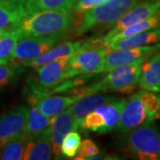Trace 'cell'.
<instances>
[{
    "instance_id": "1",
    "label": "cell",
    "mask_w": 160,
    "mask_h": 160,
    "mask_svg": "<svg viewBox=\"0 0 160 160\" xmlns=\"http://www.w3.org/2000/svg\"><path fill=\"white\" fill-rule=\"evenodd\" d=\"M160 118V92L141 90L127 99L114 131L126 133Z\"/></svg>"
},
{
    "instance_id": "2",
    "label": "cell",
    "mask_w": 160,
    "mask_h": 160,
    "mask_svg": "<svg viewBox=\"0 0 160 160\" xmlns=\"http://www.w3.org/2000/svg\"><path fill=\"white\" fill-rule=\"evenodd\" d=\"M147 58L139 59L133 62L118 67L108 72L107 76L90 86H81L69 90V94L82 97L86 94L100 92H120L129 93L139 83L142 65Z\"/></svg>"
},
{
    "instance_id": "3",
    "label": "cell",
    "mask_w": 160,
    "mask_h": 160,
    "mask_svg": "<svg viewBox=\"0 0 160 160\" xmlns=\"http://www.w3.org/2000/svg\"><path fill=\"white\" fill-rule=\"evenodd\" d=\"M73 11L46 10L27 15L20 23L19 33L31 37L65 36L73 24Z\"/></svg>"
},
{
    "instance_id": "4",
    "label": "cell",
    "mask_w": 160,
    "mask_h": 160,
    "mask_svg": "<svg viewBox=\"0 0 160 160\" xmlns=\"http://www.w3.org/2000/svg\"><path fill=\"white\" fill-rule=\"evenodd\" d=\"M108 52L109 47L102 38L81 40L78 50L69 58L68 78L103 72L105 56Z\"/></svg>"
},
{
    "instance_id": "5",
    "label": "cell",
    "mask_w": 160,
    "mask_h": 160,
    "mask_svg": "<svg viewBox=\"0 0 160 160\" xmlns=\"http://www.w3.org/2000/svg\"><path fill=\"white\" fill-rule=\"evenodd\" d=\"M123 150L132 158L160 160V130L150 122L125 133L122 140Z\"/></svg>"
},
{
    "instance_id": "6",
    "label": "cell",
    "mask_w": 160,
    "mask_h": 160,
    "mask_svg": "<svg viewBox=\"0 0 160 160\" xmlns=\"http://www.w3.org/2000/svg\"><path fill=\"white\" fill-rule=\"evenodd\" d=\"M142 0H106L83 13L77 35L85 34L92 29L114 25L126 11Z\"/></svg>"
},
{
    "instance_id": "7",
    "label": "cell",
    "mask_w": 160,
    "mask_h": 160,
    "mask_svg": "<svg viewBox=\"0 0 160 160\" xmlns=\"http://www.w3.org/2000/svg\"><path fill=\"white\" fill-rule=\"evenodd\" d=\"M70 56L62 57L36 68L35 77L29 80L28 95L42 97L50 94L52 89L68 79V66Z\"/></svg>"
},
{
    "instance_id": "8",
    "label": "cell",
    "mask_w": 160,
    "mask_h": 160,
    "mask_svg": "<svg viewBox=\"0 0 160 160\" xmlns=\"http://www.w3.org/2000/svg\"><path fill=\"white\" fill-rule=\"evenodd\" d=\"M64 37L65 36L31 37L18 32L17 42L12 54L11 62L22 66L24 62L38 57L56 46Z\"/></svg>"
},
{
    "instance_id": "9",
    "label": "cell",
    "mask_w": 160,
    "mask_h": 160,
    "mask_svg": "<svg viewBox=\"0 0 160 160\" xmlns=\"http://www.w3.org/2000/svg\"><path fill=\"white\" fill-rule=\"evenodd\" d=\"M160 10V0H142L135 6L126 11L121 17L115 22L113 27L103 37V41L108 46L109 39L120 32L121 30L131 26L132 24L142 22L149 18L156 12ZM109 47V46H108Z\"/></svg>"
},
{
    "instance_id": "10",
    "label": "cell",
    "mask_w": 160,
    "mask_h": 160,
    "mask_svg": "<svg viewBox=\"0 0 160 160\" xmlns=\"http://www.w3.org/2000/svg\"><path fill=\"white\" fill-rule=\"evenodd\" d=\"M28 113L29 108L21 105L0 117V149L11 140L22 134Z\"/></svg>"
},
{
    "instance_id": "11",
    "label": "cell",
    "mask_w": 160,
    "mask_h": 160,
    "mask_svg": "<svg viewBox=\"0 0 160 160\" xmlns=\"http://www.w3.org/2000/svg\"><path fill=\"white\" fill-rule=\"evenodd\" d=\"M159 49L160 45H155V46H146L136 47V48L109 51L105 56L103 72L108 73L109 71L118 67L133 62L139 59L149 58L150 55H152Z\"/></svg>"
},
{
    "instance_id": "12",
    "label": "cell",
    "mask_w": 160,
    "mask_h": 160,
    "mask_svg": "<svg viewBox=\"0 0 160 160\" xmlns=\"http://www.w3.org/2000/svg\"><path fill=\"white\" fill-rule=\"evenodd\" d=\"M78 127L69 109H65L60 114L51 118V139L52 153L58 159L62 156V144L64 137L69 132L76 131Z\"/></svg>"
},
{
    "instance_id": "13",
    "label": "cell",
    "mask_w": 160,
    "mask_h": 160,
    "mask_svg": "<svg viewBox=\"0 0 160 160\" xmlns=\"http://www.w3.org/2000/svg\"><path fill=\"white\" fill-rule=\"evenodd\" d=\"M26 16L25 0H0V30H16Z\"/></svg>"
},
{
    "instance_id": "14",
    "label": "cell",
    "mask_w": 160,
    "mask_h": 160,
    "mask_svg": "<svg viewBox=\"0 0 160 160\" xmlns=\"http://www.w3.org/2000/svg\"><path fill=\"white\" fill-rule=\"evenodd\" d=\"M115 99H117V97L114 95L102 94L97 92L86 94L78 98L69 109L70 113L74 118L75 122L78 129H80L81 122L86 115L97 109L101 105L109 102Z\"/></svg>"
},
{
    "instance_id": "15",
    "label": "cell",
    "mask_w": 160,
    "mask_h": 160,
    "mask_svg": "<svg viewBox=\"0 0 160 160\" xmlns=\"http://www.w3.org/2000/svg\"><path fill=\"white\" fill-rule=\"evenodd\" d=\"M138 85L143 90L160 92V49L142 63Z\"/></svg>"
},
{
    "instance_id": "16",
    "label": "cell",
    "mask_w": 160,
    "mask_h": 160,
    "mask_svg": "<svg viewBox=\"0 0 160 160\" xmlns=\"http://www.w3.org/2000/svg\"><path fill=\"white\" fill-rule=\"evenodd\" d=\"M52 158V147L51 128L28 140L24 149L22 159L49 160Z\"/></svg>"
},
{
    "instance_id": "17",
    "label": "cell",
    "mask_w": 160,
    "mask_h": 160,
    "mask_svg": "<svg viewBox=\"0 0 160 160\" xmlns=\"http://www.w3.org/2000/svg\"><path fill=\"white\" fill-rule=\"evenodd\" d=\"M80 43H81V40L74 41V42H66L59 46H54L53 47L50 48L48 51L38 55V57L24 62L22 66L38 68L40 66H43L45 64L56 61L60 58L71 56L75 52L78 50V46H80Z\"/></svg>"
},
{
    "instance_id": "18",
    "label": "cell",
    "mask_w": 160,
    "mask_h": 160,
    "mask_svg": "<svg viewBox=\"0 0 160 160\" xmlns=\"http://www.w3.org/2000/svg\"><path fill=\"white\" fill-rule=\"evenodd\" d=\"M127 99L117 98L109 102L101 105L94 110L100 115L103 124V134L114 131L119 121L120 116L126 105Z\"/></svg>"
},
{
    "instance_id": "19",
    "label": "cell",
    "mask_w": 160,
    "mask_h": 160,
    "mask_svg": "<svg viewBox=\"0 0 160 160\" xmlns=\"http://www.w3.org/2000/svg\"><path fill=\"white\" fill-rule=\"evenodd\" d=\"M160 45V29L143 31L129 38L120 39L109 46V51Z\"/></svg>"
},
{
    "instance_id": "20",
    "label": "cell",
    "mask_w": 160,
    "mask_h": 160,
    "mask_svg": "<svg viewBox=\"0 0 160 160\" xmlns=\"http://www.w3.org/2000/svg\"><path fill=\"white\" fill-rule=\"evenodd\" d=\"M78 96L74 94L69 95H52L46 94L40 99L37 105L41 112L48 118H52L60 114L63 110L69 107L78 99Z\"/></svg>"
},
{
    "instance_id": "21",
    "label": "cell",
    "mask_w": 160,
    "mask_h": 160,
    "mask_svg": "<svg viewBox=\"0 0 160 160\" xmlns=\"http://www.w3.org/2000/svg\"><path fill=\"white\" fill-rule=\"evenodd\" d=\"M31 107L29 109L27 123L23 132L24 136L28 140L51 128V118L43 114L38 106Z\"/></svg>"
},
{
    "instance_id": "22",
    "label": "cell",
    "mask_w": 160,
    "mask_h": 160,
    "mask_svg": "<svg viewBox=\"0 0 160 160\" xmlns=\"http://www.w3.org/2000/svg\"><path fill=\"white\" fill-rule=\"evenodd\" d=\"M154 29H160V10L156 12L154 14H152L149 18L143 20L142 22L135 23V24H132L131 26L121 30L118 34L113 36L109 39L108 46L120 39L129 38V37L139 34L143 31H147V30Z\"/></svg>"
},
{
    "instance_id": "23",
    "label": "cell",
    "mask_w": 160,
    "mask_h": 160,
    "mask_svg": "<svg viewBox=\"0 0 160 160\" xmlns=\"http://www.w3.org/2000/svg\"><path fill=\"white\" fill-rule=\"evenodd\" d=\"M78 0H25L27 15L46 10L72 11Z\"/></svg>"
},
{
    "instance_id": "24",
    "label": "cell",
    "mask_w": 160,
    "mask_h": 160,
    "mask_svg": "<svg viewBox=\"0 0 160 160\" xmlns=\"http://www.w3.org/2000/svg\"><path fill=\"white\" fill-rule=\"evenodd\" d=\"M28 139L21 134L11 140L0 149V160H21L23 158L24 149Z\"/></svg>"
},
{
    "instance_id": "25",
    "label": "cell",
    "mask_w": 160,
    "mask_h": 160,
    "mask_svg": "<svg viewBox=\"0 0 160 160\" xmlns=\"http://www.w3.org/2000/svg\"><path fill=\"white\" fill-rule=\"evenodd\" d=\"M17 38V30H0V64L11 62Z\"/></svg>"
},
{
    "instance_id": "26",
    "label": "cell",
    "mask_w": 160,
    "mask_h": 160,
    "mask_svg": "<svg viewBox=\"0 0 160 160\" xmlns=\"http://www.w3.org/2000/svg\"><path fill=\"white\" fill-rule=\"evenodd\" d=\"M22 71L23 69L19 64H0V90L13 85Z\"/></svg>"
},
{
    "instance_id": "27",
    "label": "cell",
    "mask_w": 160,
    "mask_h": 160,
    "mask_svg": "<svg viewBox=\"0 0 160 160\" xmlns=\"http://www.w3.org/2000/svg\"><path fill=\"white\" fill-rule=\"evenodd\" d=\"M81 142V135L78 132L71 131L64 137L62 144V155L68 158H73L78 153Z\"/></svg>"
},
{
    "instance_id": "28",
    "label": "cell",
    "mask_w": 160,
    "mask_h": 160,
    "mask_svg": "<svg viewBox=\"0 0 160 160\" xmlns=\"http://www.w3.org/2000/svg\"><path fill=\"white\" fill-rule=\"evenodd\" d=\"M78 156L75 159H90L92 157L100 154V149L96 143L90 139H85L80 142L78 149Z\"/></svg>"
},
{
    "instance_id": "29",
    "label": "cell",
    "mask_w": 160,
    "mask_h": 160,
    "mask_svg": "<svg viewBox=\"0 0 160 160\" xmlns=\"http://www.w3.org/2000/svg\"><path fill=\"white\" fill-rule=\"evenodd\" d=\"M105 1L106 0H78L72 8V11L73 12H86Z\"/></svg>"
}]
</instances>
